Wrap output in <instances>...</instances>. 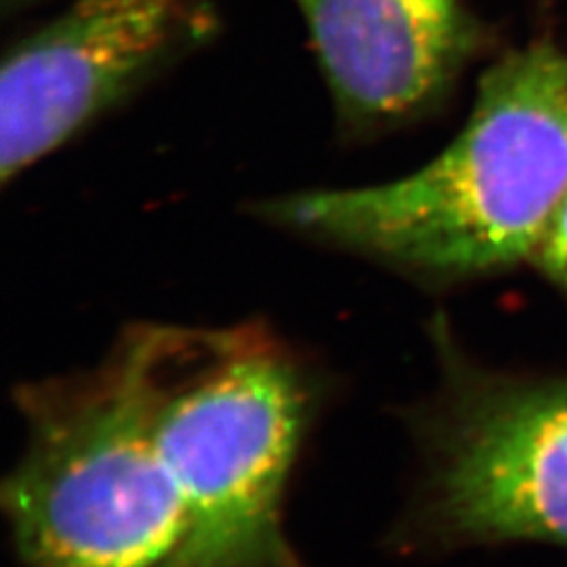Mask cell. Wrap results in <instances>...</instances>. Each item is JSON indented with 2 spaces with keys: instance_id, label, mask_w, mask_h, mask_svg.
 Masks as SVG:
<instances>
[{
  "instance_id": "1",
  "label": "cell",
  "mask_w": 567,
  "mask_h": 567,
  "mask_svg": "<svg viewBox=\"0 0 567 567\" xmlns=\"http://www.w3.org/2000/svg\"><path fill=\"white\" fill-rule=\"evenodd\" d=\"M567 198V55L534 44L482 79L446 150L395 182L257 204L269 224L416 278L532 261Z\"/></svg>"
},
{
  "instance_id": "2",
  "label": "cell",
  "mask_w": 567,
  "mask_h": 567,
  "mask_svg": "<svg viewBox=\"0 0 567 567\" xmlns=\"http://www.w3.org/2000/svg\"><path fill=\"white\" fill-rule=\"evenodd\" d=\"M154 431L182 489L185 567H305L286 492L313 414L303 362L261 326H135Z\"/></svg>"
},
{
  "instance_id": "3",
  "label": "cell",
  "mask_w": 567,
  "mask_h": 567,
  "mask_svg": "<svg viewBox=\"0 0 567 567\" xmlns=\"http://www.w3.org/2000/svg\"><path fill=\"white\" fill-rule=\"evenodd\" d=\"M28 440L2 487L21 567H185L182 489L154 431L142 341L23 386Z\"/></svg>"
},
{
  "instance_id": "4",
  "label": "cell",
  "mask_w": 567,
  "mask_h": 567,
  "mask_svg": "<svg viewBox=\"0 0 567 567\" xmlns=\"http://www.w3.org/2000/svg\"><path fill=\"white\" fill-rule=\"evenodd\" d=\"M446 362L442 398L419 421L416 529L440 547H567V377L492 374L454 349Z\"/></svg>"
},
{
  "instance_id": "5",
  "label": "cell",
  "mask_w": 567,
  "mask_h": 567,
  "mask_svg": "<svg viewBox=\"0 0 567 567\" xmlns=\"http://www.w3.org/2000/svg\"><path fill=\"white\" fill-rule=\"evenodd\" d=\"M210 28L204 0H74L2 65V182L126 100Z\"/></svg>"
},
{
  "instance_id": "6",
  "label": "cell",
  "mask_w": 567,
  "mask_h": 567,
  "mask_svg": "<svg viewBox=\"0 0 567 567\" xmlns=\"http://www.w3.org/2000/svg\"><path fill=\"white\" fill-rule=\"evenodd\" d=\"M318 49L339 118L381 131L433 102L473 30L456 0H295Z\"/></svg>"
},
{
  "instance_id": "7",
  "label": "cell",
  "mask_w": 567,
  "mask_h": 567,
  "mask_svg": "<svg viewBox=\"0 0 567 567\" xmlns=\"http://www.w3.org/2000/svg\"><path fill=\"white\" fill-rule=\"evenodd\" d=\"M532 261L567 299V198L548 225L547 234Z\"/></svg>"
},
{
  "instance_id": "8",
  "label": "cell",
  "mask_w": 567,
  "mask_h": 567,
  "mask_svg": "<svg viewBox=\"0 0 567 567\" xmlns=\"http://www.w3.org/2000/svg\"><path fill=\"white\" fill-rule=\"evenodd\" d=\"M28 2H32V0H2V7L4 9H20V7L28 4Z\"/></svg>"
}]
</instances>
